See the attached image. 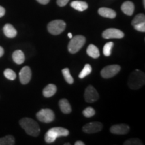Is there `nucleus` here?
<instances>
[{"label":"nucleus","mask_w":145,"mask_h":145,"mask_svg":"<svg viewBox=\"0 0 145 145\" xmlns=\"http://www.w3.org/2000/svg\"><path fill=\"white\" fill-rule=\"evenodd\" d=\"M121 10L126 15L132 16L135 11V5L130 1H124L121 6Z\"/></svg>","instance_id":"obj_14"},{"label":"nucleus","mask_w":145,"mask_h":145,"mask_svg":"<svg viewBox=\"0 0 145 145\" xmlns=\"http://www.w3.org/2000/svg\"><path fill=\"white\" fill-rule=\"evenodd\" d=\"M75 145H85V143L82 142V141L79 140V141H77V142L75 143Z\"/></svg>","instance_id":"obj_34"},{"label":"nucleus","mask_w":145,"mask_h":145,"mask_svg":"<svg viewBox=\"0 0 145 145\" xmlns=\"http://www.w3.org/2000/svg\"><path fill=\"white\" fill-rule=\"evenodd\" d=\"M5 10L4 8H3L2 6L0 5V18L3 17V16L5 15Z\"/></svg>","instance_id":"obj_31"},{"label":"nucleus","mask_w":145,"mask_h":145,"mask_svg":"<svg viewBox=\"0 0 145 145\" xmlns=\"http://www.w3.org/2000/svg\"><path fill=\"white\" fill-rule=\"evenodd\" d=\"M114 46V42H109L106 43L104 46L103 48V54H104L106 57H109L112 54V49Z\"/></svg>","instance_id":"obj_24"},{"label":"nucleus","mask_w":145,"mask_h":145,"mask_svg":"<svg viewBox=\"0 0 145 145\" xmlns=\"http://www.w3.org/2000/svg\"><path fill=\"white\" fill-rule=\"evenodd\" d=\"M98 14L101 16H102V17L110 18V19L115 18L116 16V12L115 11L112 10V9L105 8V7H103V8H100L99 9Z\"/></svg>","instance_id":"obj_13"},{"label":"nucleus","mask_w":145,"mask_h":145,"mask_svg":"<svg viewBox=\"0 0 145 145\" xmlns=\"http://www.w3.org/2000/svg\"><path fill=\"white\" fill-rule=\"evenodd\" d=\"M15 139L12 135H7L0 138V145H14Z\"/></svg>","instance_id":"obj_21"},{"label":"nucleus","mask_w":145,"mask_h":145,"mask_svg":"<svg viewBox=\"0 0 145 145\" xmlns=\"http://www.w3.org/2000/svg\"><path fill=\"white\" fill-rule=\"evenodd\" d=\"M124 145H142L143 143L140 140H139L138 138H130L129 140L125 141L124 143Z\"/></svg>","instance_id":"obj_28"},{"label":"nucleus","mask_w":145,"mask_h":145,"mask_svg":"<svg viewBox=\"0 0 145 145\" xmlns=\"http://www.w3.org/2000/svg\"><path fill=\"white\" fill-rule=\"evenodd\" d=\"M12 59H13V61L16 64L21 65L25 61L24 54L21 50H17L14 51V53L12 54Z\"/></svg>","instance_id":"obj_18"},{"label":"nucleus","mask_w":145,"mask_h":145,"mask_svg":"<svg viewBox=\"0 0 145 145\" xmlns=\"http://www.w3.org/2000/svg\"><path fill=\"white\" fill-rule=\"evenodd\" d=\"M71 6L79 12H83L88 8V4L86 1H73L71 3Z\"/></svg>","instance_id":"obj_17"},{"label":"nucleus","mask_w":145,"mask_h":145,"mask_svg":"<svg viewBox=\"0 0 145 145\" xmlns=\"http://www.w3.org/2000/svg\"><path fill=\"white\" fill-rule=\"evenodd\" d=\"M128 86L132 89H139L145 83V75L144 72L137 69L130 74L128 79Z\"/></svg>","instance_id":"obj_2"},{"label":"nucleus","mask_w":145,"mask_h":145,"mask_svg":"<svg viewBox=\"0 0 145 145\" xmlns=\"http://www.w3.org/2000/svg\"><path fill=\"white\" fill-rule=\"evenodd\" d=\"M5 78L10 80H15L16 78V74L13 70L11 69H6L3 72Z\"/></svg>","instance_id":"obj_26"},{"label":"nucleus","mask_w":145,"mask_h":145,"mask_svg":"<svg viewBox=\"0 0 145 145\" xmlns=\"http://www.w3.org/2000/svg\"><path fill=\"white\" fill-rule=\"evenodd\" d=\"M69 1V0H57V3L60 7H64L67 4Z\"/></svg>","instance_id":"obj_30"},{"label":"nucleus","mask_w":145,"mask_h":145,"mask_svg":"<svg viewBox=\"0 0 145 145\" xmlns=\"http://www.w3.org/2000/svg\"><path fill=\"white\" fill-rule=\"evenodd\" d=\"M20 125L28 135L37 137L40 132V128L38 123L33 119L24 118L20 120Z\"/></svg>","instance_id":"obj_1"},{"label":"nucleus","mask_w":145,"mask_h":145,"mask_svg":"<svg viewBox=\"0 0 145 145\" xmlns=\"http://www.w3.org/2000/svg\"><path fill=\"white\" fill-rule=\"evenodd\" d=\"M3 31L5 36L8 38H10V39L16 37L17 35V31H16L15 28L10 24H5V26L3 28Z\"/></svg>","instance_id":"obj_15"},{"label":"nucleus","mask_w":145,"mask_h":145,"mask_svg":"<svg viewBox=\"0 0 145 145\" xmlns=\"http://www.w3.org/2000/svg\"><path fill=\"white\" fill-rule=\"evenodd\" d=\"M36 118L42 122L50 123L54 120V114L50 109H42L37 112Z\"/></svg>","instance_id":"obj_6"},{"label":"nucleus","mask_w":145,"mask_h":145,"mask_svg":"<svg viewBox=\"0 0 145 145\" xmlns=\"http://www.w3.org/2000/svg\"><path fill=\"white\" fill-rule=\"evenodd\" d=\"M87 54L93 59H97L100 56L98 48L94 44L89 45L87 48Z\"/></svg>","instance_id":"obj_20"},{"label":"nucleus","mask_w":145,"mask_h":145,"mask_svg":"<svg viewBox=\"0 0 145 145\" xmlns=\"http://www.w3.org/2000/svg\"><path fill=\"white\" fill-rule=\"evenodd\" d=\"M143 5H144V7L145 8V0H143Z\"/></svg>","instance_id":"obj_36"},{"label":"nucleus","mask_w":145,"mask_h":145,"mask_svg":"<svg viewBox=\"0 0 145 145\" xmlns=\"http://www.w3.org/2000/svg\"><path fill=\"white\" fill-rule=\"evenodd\" d=\"M57 91V86L54 84H48L43 89V95L45 97H50L56 93Z\"/></svg>","instance_id":"obj_16"},{"label":"nucleus","mask_w":145,"mask_h":145,"mask_svg":"<svg viewBox=\"0 0 145 145\" xmlns=\"http://www.w3.org/2000/svg\"><path fill=\"white\" fill-rule=\"evenodd\" d=\"M134 28H135V30H137V31L144 32H145V22L135 25V26H134Z\"/></svg>","instance_id":"obj_29"},{"label":"nucleus","mask_w":145,"mask_h":145,"mask_svg":"<svg viewBox=\"0 0 145 145\" xmlns=\"http://www.w3.org/2000/svg\"><path fill=\"white\" fill-rule=\"evenodd\" d=\"M91 71H92L91 66L89 64H86L84 66V67H83L80 73H79V77L80 78V79H83V78H85L88 75H89L91 72Z\"/></svg>","instance_id":"obj_22"},{"label":"nucleus","mask_w":145,"mask_h":145,"mask_svg":"<svg viewBox=\"0 0 145 145\" xmlns=\"http://www.w3.org/2000/svg\"><path fill=\"white\" fill-rule=\"evenodd\" d=\"M95 114V110L91 107H88L85 109L83 111V114L85 117L86 118H91L92 116H93Z\"/></svg>","instance_id":"obj_27"},{"label":"nucleus","mask_w":145,"mask_h":145,"mask_svg":"<svg viewBox=\"0 0 145 145\" xmlns=\"http://www.w3.org/2000/svg\"><path fill=\"white\" fill-rule=\"evenodd\" d=\"M145 22V16L144 14H138L134 18V19L132 20L131 24L132 26H135L136 24H138L144 22Z\"/></svg>","instance_id":"obj_25"},{"label":"nucleus","mask_w":145,"mask_h":145,"mask_svg":"<svg viewBox=\"0 0 145 145\" xmlns=\"http://www.w3.org/2000/svg\"><path fill=\"white\" fill-rule=\"evenodd\" d=\"M84 97L87 102L93 103L99 99V94L93 86H89L85 91Z\"/></svg>","instance_id":"obj_8"},{"label":"nucleus","mask_w":145,"mask_h":145,"mask_svg":"<svg viewBox=\"0 0 145 145\" xmlns=\"http://www.w3.org/2000/svg\"><path fill=\"white\" fill-rule=\"evenodd\" d=\"M69 132L68 130L62 127H54L50 128L45 134L44 140L47 143H52L59 137H67L69 135Z\"/></svg>","instance_id":"obj_3"},{"label":"nucleus","mask_w":145,"mask_h":145,"mask_svg":"<svg viewBox=\"0 0 145 145\" xmlns=\"http://www.w3.org/2000/svg\"><path fill=\"white\" fill-rule=\"evenodd\" d=\"M110 132L114 135H126L128 133L130 130V127L127 124H116L112 126L110 128Z\"/></svg>","instance_id":"obj_12"},{"label":"nucleus","mask_w":145,"mask_h":145,"mask_svg":"<svg viewBox=\"0 0 145 145\" xmlns=\"http://www.w3.org/2000/svg\"><path fill=\"white\" fill-rule=\"evenodd\" d=\"M32 77V71L28 66H25L19 72L20 81L22 84L26 85L30 82Z\"/></svg>","instance_id":"obj_10"},{"label":"nucleus","mask_w":145,"mask_h":145,"mask_svg":"<svg viewBox=\"0 0 145 145\" xmlns=\"http://www.w3.org/2000/svg\"><path fill=\"white\" fill-rule=\"evenodd\" d=\"M62 73L63 76H64V78L65 81L67 82L69 84H72L74 82L73 77H72L71 75L69 69L68 68H65L62 70Z\"/></svg>","instance_id":"obj_23"},{"label":"nucleus","mask_w":145,"mask_h":145,"mask_svg":"<svg viewBox=\"0 0 145 145\" xmlns=\"http://www.w3.org/2000/svg\"><path fill=\"white\" fill-rule=\"evenodd\" d=\"M121 67L120 65H112L105 67L101 71V75L103 78L105 79H109V78L113 77L114 76L117 75Z\"/></svg>","instance_id":"obj_7"},{"label":"nucleus","mask_w":145,"mask_h":145,"mask_svg":"<svg viewBox=\"0 0 145 145\" xmlns=\"http://www.w3.org/2000/svg\"><path fill=\"white\" fill-rule=\"evenodd\" d=\"M66 23L61 20H55L48 23L47 26L48 31L52 35H59L65 30Z\"/></svg>","instance_id":"obj_5"},{"label":"nucleus","mask_w":145,"mask_h":145,"mask_svg":"<svg viewBox=\"0 0 145 145\" xmlns=\"http://www.w3.org/2000/svg\"><path fill=\"white\" fill-rule=\"evenodd\" d=\"M3 53H4V50L3 48L0 46V57H1L3 55Z\"/></svg>","instance_id":"obj_33"},{"label":"nucleus","mask_w":145,"mask_h":145,"mask_svg":"<svg viewBox=\"0 0 145 145\" xmlns=\"http://www.w3.org/2000/svg\"><path fill=\"white\" fill-rule=\"evenodd\" d=\"M103 125L99 122H90L83 127V131L88 134H93L98 132L102 129Z\"/></svg>","instance_id":"obj_11"},{"label":"nucleus","mask_w":145,"mask_h":145,"mask_svg":"<svg viewBox=\"0 0 145 145\" xmlns=\"http://www.w3.org/2000/svg\"><path fill=\"white\" fill-rule=\"evenodd\" d=\"M124 36V32L116 28H108L102 33V37L106 39H122Z\"/></svg>","instance_id":"obj_9"},{"label":"nucleus","mask_w":145,"mask_h":145,"mask_svg":"<svg viewBox=\"0 0 145 145\" xmlns=\"http://www.w3.org/2000/svg\"><path fill=\"white\" fill-rule=\"evenodd\" d=\"M70 143H65V145H69Z\"/></svg>","instance_id":"obj_37"},{"label":"nucleus","mask_w":145,"mask_h":145,"mask_svg":"<svg viewBox=\"0 0 145 145\" xmlns=\"http://www.w3.org/2000/svg\"><path fill=\"white\" fill-rule=\"evenodd\" d=\"M36 1H37L39 3H40V4L46 5L47 3H49L50 0H36Z\"/></svg>","instance_id":"obj_32"},{"label":"nucleus","mask_w":145,"mask_h":145,"mask_svg":"<svg viewBox=\"0 0 145 145\" xmlns=\"http://www.w3.org/2000/svg\"><path fill=\"white\" fill-rule=\"evenodd\" d=\"M59 107L63 113L69 114L71 112V106L67 99H61L59 101Z\"/></svg>","instance_id":"obj_19"},{"label":"nucleus","mask_w":145,"mask_h":145,"mask_svg":"<svg viewBox=\"0 0 145 145\" xmlns=\"http://www.w3.org/2000/svg\"><path fill=\"white\" fill-rule=\"evenodd\" d=\"M71 39L68 44V50L72 54L77 53L86 43V38L82 35H77Z\"/></svg>","instance_id":"obj_4"},{"label":"nucleus","mask_w":145,"mask_h":145,"mask_svg":"<svg viewBox=\"0 0 145 145\" xmlns=\"http://www.w3.org/2000/svg\"><path fill=\"white\" fill-rule=\"evenodd\" d=\"M68 36H69V39H72V34L71 33V32L68 33Z\"/></svg>","instance_id":"obj_35"}]
</instances>
